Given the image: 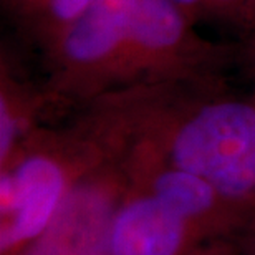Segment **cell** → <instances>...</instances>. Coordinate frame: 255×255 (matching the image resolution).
<instances>
[{
  "label": "cell",
  "mask_w": 255,
  "mask_h": 255,
  "mask_svg": "<svg viewBox=\"0 0 255 255\" xmlns=\"http://www.w3.org/2000/svg\"><path fill=\"white\" fill-rule=\"evenodd\" d=\"M75 121L105 151L149 152L255 211V96L236 93L224 78L125 86L78 111Z\"/></svg>",
  "instance_id": "cell-1"
},
{
  "label": "cell",
  "mask_w": 255,
  "mask_h": 255,
  "mask_svg": "<svg viewBox=\"0 0 255 255\" xmlns=\"http://www.w3.org/2000/svg\"><path fill=\"white\" fill-rule=\"evenodd\" d=\"M106 161L103 147L76 121L37 128L0 166V255H15L32 242Z\"/></svg>",
  "instance_id": "cell-2"
},
{
  "label": "cell",
  "mask_w": 255,
  "mask_h": 255,
  "mask_svg": "<svg viewBox=\"0 0 255 255\" xmlns=\"http://www.w3.org/2000/svg\"><path fill=\"white\" fill-rule=\"evenodd\" d=\"M196 25L172 0H139L115 90L224 78L239 42L207 40Z\"/></svg>",
  "instance_id": "cell-3"
},
{
  "label": "cell",
  "mask_w": 255,
  "mask_h": 255,
  "mask_svg": "<svg viewBox=\"0 0 255 255\" xmlns=\"http://www.w3.org/2000/svg\"><path fill=\"white\" fill-rule=\"evenodd\" d=\"M137 2L96 0L43 55L48 113H78L116 88Z\"/></svg>",
  "instance_id": "cell-4"
},
{
  "label": "cell",
  "mask_w": 255,
  "mask_h": 255,
  "mask_svg": "<svg viewBox=\"0 0 255 255\" xmlns=\"http://www.w3.org/2000/svg\"><path fill=\"white\" fill-rule=\"evenodd\" d=\"M106 154L118 166L126 187L151 194L197 229L206 239L237 234L252 212L236 206L204 177L136 147H113Z\"/></svg>",
  "instance_id": "cell-5"
},
{
  "label": "cell",
  "mask_w": 255,
  "mask_h": 255,
  "mask_svg": "<svg viewBox=\"0 0 255 255\" xmlns=\"http://www.w3.org/2000/svg\"><path fill=\"white\" fill-rule=\"evenodd\" d=\"M125 179L108 159L90 172L52 222L15 255H110V231Z\"/></svg>",
  "instance_id": "cell-6"
},
{
  "label": "cell",
  "mask_w": 255,
  "mask_h": 255,
  "mask_svg": "<svg viewBox=\"0 0 255 255\" xmlns=\"http://www.w3.org/2000/svg\"><path fill=\"white\" fill-rule=\"evenodd\" d=\"M206 241L151 194L126 187L111 222L110 255H191Z\"/></svg>",
  "instance_id": "cell-7"
},
{
  "label": "cell",
  "mask_w": 255,
  "mask_h": 255,
  "mask_svg": "<svg viewBox=\"0 0 255 255\" xmlns=\"http://www.w3.org/2000/svg\"><path fill=\"white\" fill-rule=\"evenodd\" d=\"M48 113L42 85H33L2 52L0 65V166L37 129Z\"/></svg>",
  "instance_id": "cell-8"
},
{
  "label": "cell",
  "mask_w": 255,
  "mask_h": 255,
  "mask_svg": "<svg viewBox=\"0 0 255 255\" xmlns=\"http://www.w3.org/2000/svg\"><path fill=\"white\" fill-rule=\"evenodd\" d=\"M95 2L96 0H20L5 8L22 38L45 55Z\"/></svg>",
  "instance_id": "cell-9"
},
{
  "label": "cell",
  "mask_w": 255,
  "mask_h": 255,
  "mask_svg": "<svg viewBox=\"0 0 255 255\" xmlns=\"http://www.w3.org/2000/svg\"><path fill=\"white\" fill-rule=\"evenodd\" d=\"M244 0H207V20L227 23L236 30Z\"/></svg>",
  "instance_id": "cell-10"
},
{
  "label": "cell",
  "mask_w": 255,
  "mask_h": 255,
  "mask_svg": "<svg viewBox=\"0 0 255 255\" xmlns=\"http://www.w3.org/2000/svg\"><path fill=\"white\" fill-rule=\"evenodd\" d=\"M241 231L226 237L211 239L201 244L191 255H242L241 249Z\"/></svg>",
  "instance_id": "cell-11"
},
{
  "label": "cell",
  "mask_w": 255,
  "mask_h": 255,
  "mask_svg": "<svg viewBox=\"0 0 255 255\" xmlns=\"http://www.w3.org/2000/svg\"><path fill=\"white\" fill-rule=\"evenodd\" d=\"M237 66L252 80L255 86V33L247 38L239 40V53H237Z\"/></svg>",
  "instance_id": "cell-12"
},
{
  "label": "cell",
  "mask_w": 255,
  "mask_h": 255,
  "mask_svg": "<svg viewBox=\"0 0 255 255\" xmlns=\"http://www.w3.org/2000/svg\"><path fill=\"white\" fill-rule=\"evenodd\" d=\"M239 38H247L255 33V0H244L242 12L236 25Z\"/></svg>",
  "instance_id": "cell-13"
},
{
  "label": "cell",
  "mask_w": 255,
  "mask_h": 255,
  "mask_svg": "<svg viewBox=\"0 0 255 255\" xmlns=\"http://www.w3.org/2000/svg\"><path fill=\"white\" fill-rule=\"evenodd\" d=\"M192 22L207 20V0H172Z\"/></svg>",
  "instance_id": "cell-14"
},
{
  "label": "cell",
  "mask_w": 255,
  "mask_h": 255,
  "mask_svg": "<svg viewBox=\"0 0 255 255\" xmlns=\"http://www.w3.org/2000/svg\"><path fill=\"white\" fill-rule=\"evenodd\" d=\"M241 249L242 255H255V211L249 217L246 226L241 229Z\"/></svg>",
  "instance_id": "cell-15"
},
{
  "label": "cell",
  "mask_w": 255,
  "mask_h": 255,
  "mask_svg": "<svg viewBox=\"0 0 255 255\" xmlns=\"http://www.w3.org/2000/svg\"><path fill=\"white\" fill-rule=\"evenodd\" d=\"M15 2H20V0H3L5 7H7V5H12V3H15Z\"/></svg>",
  "instance_id": "cell-16"
},
{
  "label": "cell",
  "mask_w": 255,
  "mask_h": 255,
  "mask_svg": "<svg viewBox=\"0 0 255 255\" xmlns=\"http://www.w3.org/2000/svg\"><path fill=\"white\" fill-rule=\"evenodd\" d=\"M252 95L255 96V86H254V91H252Z\"/></svg>",
  "instance_id": "cell-17"
}]
</instances>
